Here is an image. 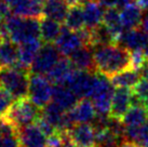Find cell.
I'll list each match as a JSON object with an SVG mask.
<instances>
[{
	"instance_id": "6da1fadb",
	"label": "cell",
	"mask_w": 148,
	"mask_h": 147,
	"mask_svg": "<svg viewBox=\"0 0 148 147\" xmlns=\"http://www.w3.org/2000/svg\"><path fill=\"white\" fill-rule=\"evenodd\" d=\"M95 70L110 78L131 67V52L119 43H107L93 48Z\"/></svg>"
},
{
	"instance_id": "7a4b0ae2",
	"label": "cell",
	"mask_w": 148,
	"mask_h": 147,
	"mask_svg": "<svg viewBox=\"0 0 148 147\" xmlns=\"http://www.w3.org/2000/svg\"><path fill=\"white\" fill-rule=\"evenodd\" d=\"M40 19L20 15H10L0 29L2 36L9 38L16 45L40 38ZM41 39V38H40Z\"/></svg>"
},
{
	"instance_id": "3957f363",
	"label": "cell",
	"mask_w": 148,
	"mask_h": 147,
	"mask_svg": "<svg viewBox=\"0 0 148 147\" xmlns=\"http://www.w3.org/2000/svg\"><path fill=\"white\" fill-rule=\"evenodd\" d=\"M29 69L20 65L0 68V86L8 91L14 100L28 95Z\"/></svg>"
},
{
	"instance_id": "277c9868",
	"label": "cell",
	"mask_w": 148,
	"mask_h": 147,
	"mask_svg": "<svg viewBox=\"0 0 148 147\" xmlns=\"http://www.w3.org/2000/svg\"><path fill=\"white\" fill-rule=\"evenodd\" d=\"M41 108L33 103L29 98L15 100L3 118L9 120L17 129L35 123L41 116ZM1 119V118H0Z\"/></svg>"
},
{
	"instance_id": "5b68a950",
	"label": "cell",
	"mask_w": 148,
	"mask_h": 147,
	"mask_svg": "<svg viewBox=\"0 0 148 147\" xmlns=\"http://www.w3.org/2000/svg\"><path fill=\"white\" fill-rule=\"evenodd\" d=\"M90 41L91 34L88 28L75 32L67 27H64L62 28V32L58 39L54 41V43L62 55L69 57L76 50L81 48L82 45H90Z\"/></svg>"
},
{
	"instance_id": "8992f818",
	"label": "cell",
	"mask_w": 148,
	"mask_h": 147,
	"mask_svg": "<svg viewBox=\"0 0 148 147\" xmlns=\"http://www.w3.org/2000/svg\"><path fill=\"white\" fill-rule=\"evenodd\" d=\"M110 78L97 74V80L95 84L94 91L91 95V101L95 107L96 114L109 115L111 108V102L115 93V88Z\"/></svg>"
},
{
	"instance_id": "52a82bcc",
	"label": "cell",
	"mask_w": 148,
	"mask_h": 147,
	"mask_svg": "<svg viewBox=\"0 0 148 147\" xmlns=\"http://www.w3.org/2000/svg\"><path fill=\"white\" fill-rule=\"evenodd\" d=\"M48 77L40 74H30L29 75L28 96L29 100L35 103L38 107L45 108L52 100L53 87Z\"/></svg>"
},
{
	"instance_id": "ba28073f",
	"label": "cell",
	"mask_w": 148,
	"mask_h": 147,
	"mask_svg": "<svg viewBox=\"0 0 148 147\" xmlns=\"http://www.w3.org/2000/svg\"><path fill=\"white\" fill-rule=\"evenodd\" d=\"M97 80V75L94 71L76 69L73 71L68 81L66 82L70 90L73 91L79 98H91Z\"/></svg>"
},
{
	"instance_id": "9c48e42d",
	"label": "cell",
	"mask_w": 148,
	"mask_h": 147,
	"mask_svg": "<svg viewBox=\"0 0 148 147\" xmlns=\"http://www.w3.org/2000/svg\"><path fill=\"white\" fill-rule=\"evenodd\" d=\"M60 58L61 52L58 51L56 45H53L52 42H47L42 45L41 49L39 50L30 69L34 74L47 75L60 61Z\"/></svg>"
},
{
	"instance_id": "30bf717a",
	"label": "cell",
	"mask_w": 148,
	"mask_h": 147,
	"mask_svg": "<svg viewBox=\"0 0 148 147\" xmlns=\"http://www.w3.org/2000/svg\"><path fill=\"white\" fill-rule=\"evenodd\" d=\"M4 2L15 15L39 19L43 15V0H4Z\"/></svg>"
},
{
	"instance_id": "8fae6325",
	"label": "cell",
	"mask_w": 148,
	"mask_h": 147,
	"mask_svg": "<svg viewBox=\"0 0 148 147\" xmlns=\"http://www.w3.org/2000/svg\"><path fill=\"white\" fill-rule=\"evenodd\" d=\"M133 104V90L129 88H116L109 116L122 120L127 109Z\"/></svg>"
},
{
	"instance_id": "7c38bea8",
	"label": "cell",
	"mask_w": 148,
	"mask_h": 147,
	"mask_svg": "<svg viewBox=\"0 0 148 147\" xmlns=\"http://www.w3.org/2000/svg\"><path fill=\"white\" fill-rule=\"evenodd\" d=\"M70 139L79 147H96V132L93 124L78 123L68 132Z\"/></svg>"
},
{
	"instance_id": "4fadbf2b",
	"label": "cell",
	"mask_w": 148,
	"mask_h": 147,
	"mask_svg": "<svg viewBox=\"0 0 148 147\" xmlns=\"http://www.w3.org/2000/svg\"><path fill=\"white\" fill-rule=\"evenodd\" d=\"M18 139L23 147H47V135L36 123L20 128Z\"/></svg>"
},
{
	"instance_id": "5bb4252c",
	"label": "cell",
	"mask_w": 148,
	"mask_h": 147,
	"mask_svg": "<svg viewBox=\"0 0 148 147\" xmlns=\"http://www.w3.org/2000/svg\"><path fill=\"white\" fill-rule=\"evenodd\" d=\"M148 34L143 32L142 29H124L122 35L120 36L117 42H119L120 45L127 48L129 51H137V50L144 49L145 45L147 42Z\"/></svg>"
},
{
	"instance_id": "9a60e30c",
	"label": "cell",
	"mask_w": 148,
	"mask_h": 147,
	"mask_svg": "<svg viewBox=\"0 0 148 147\" xmlns=\"http://www.w3.org/2000/svg\"><path fill=\"white\" fill-rule=\"evenodd\" d=\"M68 111L75 123H90L96 116L93 103L86 98L78 101V103Z\"/></svg>"
},
{
	"instance_id": "2e32d148",
	"label": "cell",
	"mask_w": 148,
	"mask_h": 147,
	"mask_svg": "<svg viewBox=\"0 0 148 147\" xmlns=\"http://www.w3.org/2000/svg\"><path fill=\"white\" fill-rule=\"evenodd\" d=\"M18 64V47L0 34V68Z\"/></svg>"
},
{
	"instance_id": "e0dca14e",
	"label": "cell",
	"mask_w": 148,
	"mask_h": 147,
	"mask_svg": "<svg viewBox=\"0 0 148 147\" xmlns=\"http://www.w3.org/2000/svg\"><path fill=\"white\" fill-rule=\"evenodd\" d=\"M83 14L86 21V28L92 30L103 23L105 14L104 5L99 0H91L83 4Z\"/></svg>"
},
{
	"instance_id": "ac0fdd59",
	"label": "cell",
	"mask_w": 148,
	"mask_h": 147,
	"mask_svg": "<svg viewBox=\"0 0 148 147\" xmlns=\"http://www.w3.org/2000/svg\"><path fill=\"white\" fill-rule=\"evenodd\" d=\"M41 47L42 43L40 38L21 43L18 47V64L17 65L26 69H30Z\"/></svg>"
},
{
	"instance_id": "d6986e66",
	"label": "cell",
	"mask_w": 148,
	"mask_h": 147,
	"mask_svg": "<svg viewBox=\"0 0 148 147\" xmlns=\"http://www.w3.org/2000/svg\"><path fill=\"white\" fill-rule=\"evenodd\" d=\"M121 121L124 128L142 127L148 121V107L140 103H133Z\"/></svg>"
},
{
	"instance_id": "ffe728a7",
	"label": "cell",
	"mask_w": 148,
	"mask_h": 147,
	"mask_svg": "<svg viewBox=\"0 0 148 147\" xmlns=\"http://www.w3.org/2000/svg\"><path fill=\"white\" fill-rule=\"evenodd\" d=\"M76 69L69 58H60L53 68L47 74V77L54 84H66L73 71Z\"/></svg>"
},
{
	"instance_id": "44dd1931",
	"label": "cell",
	"mask_w": 148,
	"mask_h": 147,
	"mask_svg": "<svg viewBox=\"0 0 148 147\" xmlns=\"http://www.w3.org/2000/svg\"><path fill=\"white\" fill-rule=\"evenodd\" d=\"M93 48L90 45H82L81 48L76 50L68 58L73 63L75 68L80 70H88L94 71V55H93Z\"/></svg>"
},
{
	"instance_id": "7402d4cb",
	"label": "cell",
	"mask_w": 148,
	"mask_h": 147,
	"mask_svg": "<svg viewBox=\"0 0 148 147\" xmlns=\"http://www.w3.org/2000/svg\"><path fill=\"white\" fill-rule=\"evenodd\" d=\"M103 24L110 33L115 42L118 41V39L125 29L122 24L120 11H118L117 8H107L105 14H104Z\"/></svg>"
},
{
	"instance_id": "603a6c76",
	"label": "cell",
	"mask_w": 148,
	"mask_h": 147,
	"mask_svg": "<svg viewBox=\"0 0 148 147\" xmlns=\"http://www.w3.org/2000/svg\"><path fill=\"white\" fill-rule=\"evenodd\" d=\"M78 96L65 84H55L53 87L52 102L62 107L63 109L70 110L78 103Z\"/></svg>"
},
{
	"instance_id": "cb8c5ba5",
	"label": "cell",
	"mask_w": 148,
	"mask_h": 147,
	"mask_svg": "<svg viewBox=\"0 0 148 147\" xmlns=\"http://www.w3.org/2000/svg\"><path fill=\"white\" fill-rule=\"evenodd\" d=\"M142 10L143 9L140 8V5L136 1H132L121 9L120 15H121L124 28L131 29L140 26L142 17H143Z\"/></svg>"
},
{
	"instance_id": "d4e9b609",
	"label": "cell",
	"mask_w": 148,
	"mask_h": 147,
	"mask_svg": "<svg viewBox=\"0 0 148 147\" xmlns=\"http://www.w3.org/2000/svg\"><path fill=\"white\" fill-rule=\"evenodd\" d=\"M140 79H142L140 70L134 69L132 67H129L110 77L111 82L116 88H129V89H133Z\"/></svg>"
},
{
	"instance_id": "484cf974",
	"label": "cell",
	"mask_w": 148,
	"mask_h": 147,
	"mask_svg": "<svg viewBox=\"0 0 148 147\" xmlns=\"http://www.w3.org/2000/svg\"><path fill=\"white\" fill-rule=\"evenodd\" d=\"M62 32V26L60 22L43 16L40 21V38L41 40L47 42H53L58 39L60 34Z\"/></svg>"
},
{
	"instance_id": "4316f807",
	"label": "cell",
	"mask_w": 148,
	"mask_h": 147,
	"mask_svg": "<svg viewBox=\"0 0 148 147\" xmlns=\"http://www.w3.org/2000/svg\"><path fill=\"white\" fill-rule=\"evenodd\" d=\"M65 27L79 32L81 29L86 28V21H84V14H83V5H73L69 7L67 15L64 21Z\"/></svg>"
},
{
	"instance_id": "83f0119b",
	"label": "cell",
	"mask_w": 148,
	"mask_h": 147,
	"mask_svg": "<svg viewBox=\"0 0 148 147\" xmlns=\"http://www.w3.org/2000/svg\"><path fill=\"white\" fill-rule=\"evenodd\" d=\"M69 5L67 4L65 0H58V1H47L43 8V16L50 17L58 22H64L67 15Z\"/></svg>"
},
{
	"instance_id": "f1b7e54d",
	"label": "cell",
	"mask_w": 148,
	"mask_h": 147,
	"mask_svg": "<svg viewBox=\"0 0 148 147\" xmlns=\"http://www.w3.org/2000/svg\"><path fill=\"white\" fill-rule=\"evenodd\" d=\"M124 139L138 147H148V121L138 128H124Z\"/></svg>"
},
{
	"instance_id": "f546056e",
	"label": "cell",
	"mask_w": 148,
	"mask_h": 147,
	"mask_svg": "<svg viewBox=\"0 0 148 147\" xmlns=\"http://www.w3.org/2000/svg\"><path fill=\"white\" fill-rule=\"evenodd\" d=\"M133 103H140L148 107V79L143 78L133 89Z\"/></svg>"
},
{
	"instance_id": "4dcf8cb0",
	"label": "cell",
	"mask_w": 148,
	"mask_h": 147,
	"mask_svg": "<svg viewBox=\"0 0 148 147\" xmlns=\"http://www.w3.org/2000/svg\"><path fill=\"white\" fill-rule=\"evenodd\" d=\"M15 100L8 91L0 86V118H3Z\"/></svg>"
},
{
	"instance_id": "1f68e13d",
	"label": "cell",
	"mask_w": 148,
	"mask_h": 147,
	"mask_svg": "<svg viewBox=\"0 0 148 147\" xmlns=\"http://www.w3.org/2000/svg\"><path fill=\"white\" fill-rule=\"evenodd\" d=\"M131 52V67L134 69L140 70L147 63V58L142 50L130 51Z\"/></svg>"
},
{
	"instance_id": "d6a6232c",
	"label": "cell",
	"mask_w": 148,
	"mask_h": 147,
	"mask_svg": "<svg viewBox=\"0 0 148 147\" xmlns=\"http://www.w3.org/2000/svg\"><path fill=\"white\" fill-rule=\"evenodd\" d=\"M18 134H0V147H20Z\"/></svg>"
},
{
	"instance_id": "836d02e7",
	"label": "cell",
	"mask_w": 148,
	"mask_h": 147,
	"mask_svg": "<svg viewBox=\"0 0 148 147\" xmlns=\"http://www.w3.org/2000/svg\"><path fill=\"white\" fill-rule=\"evenodd\" d=\"M64 144V133L55 132L47 137V147H63Z\"/></svg>"
},
{
	"instance_id": "e575fe53",
	"label": "cell",
	"mask_w": 148,
	"mask_h": 147,
	"mask_svg": "<svg viewBox=\"0 0 148 147\" xmlns=\"http://www.w3.org/2000/svg\"><path fill=\"white\" fill-rule=\"evenodd\" d=\"M140 26V29H142L143 32L148 34V13L147 14H145V15H143Z\"/></svg>"
},
{
	"instance_id": "d590c367",
	"label": "cell",
	"mask_w": 148,
	"mask_h": 147,
	"mask_svg": "<svg viewBox=\"0 0 148 147\" xmlns=\"http://www.w3.org/2000/svg\"><path fill=\"white\" fill-rule=\"evenodd\" d=\"M136 2L140 4V8L143 10H147L148 11V0H136Z\"/></svg>"
},
{
	"instance_id": "8d00e7d4",
	"label": "cell",
	"mask_w": 148,
	"mask_h": 147,
	"mask_svg": "<svg viewBox=\"0 0 148 147\" xmlns=\"http://www.w3.org/2000/svg\"><path fill=\"white\" fill-rule=\"evenodd\" d=\"M140 74H142V77L143 78H147L148 79V61L147 63L145 64V66L140 69Z\"/></svg>"
},
{
	"instance_id": "74e56055",
	"label": "cell",
	"mask_w": 148,
	"mask_h": 147,
	"mask_svg": "<svg viewBox=\"0 0 148 147\" xmlns=\"http://www.w3.org/2000/svg\"><path fill=\"white\" fill-rule=\"evenodd\" d=\"M119 147H138V146H137L135 143H133V142H130V141H123Z\"/></svg>"
},
{
	"instance_id": "f35d334b",
	"label": "cell",
	"mask_w": 148,
	"mask_h": 147,
	"mask_svg": "<svg viewBox=\"0 0 148 147\" xmlns=\"http://www.w3.org/2000/svg\"><path fill=\"white\" fill-rule=\"evenodd\" d=\"M143 52H144L145 56H146V58H147V61H148V39H147L146 45H145V47H144V49H143Z\"/></svg>"
},
{
	"instance_id": "ab89813d",
	"label": "cell",
	"mask_w": 148,
	"mask_h": 147,
	"mask_svg": "<svg viewBox=\"0 0 148 147\" xmlns=\"http://www.w3.org/2000/svg\"><path fill=\"white\" fill-rule=\"evenodd\" d=\"M3 22H4V19L1 15H0V29H1V27H2V25H3Z\"/></svg>"
},
{
	"instance_id": "60d3db41",
	"label": "cell",
	"mask_w": 148,
	"mask_h": 147,
	"mask_svg": "<svg viewBox=\"0 0 148 147\" xmlns=\"http://www.w3.org/2000/svg\"><path fill=\"white\" fill-rule=\"evenodd\" d=\"M45 1H58V0H45Z\"/></svg>"
},
{
	"instance_id": "b9f144b4",
	"label": "cell",
	"mask_w": 148,
	"mask_h": 147,
	"mask_svg": "<svg viewBox=\"0 0 148 147\" xmlns=\"http://www.w3.org/2000/svg\"><path fill=\"white\" fill-rule=\"evenodd\" d=\"M2 1H3V0H0V3H1V2H2Z\"/></svg>"
},
{
	"instance_id": "7bdbcfd3",
	"label": "cell",
	"mask_w": 148,
	"mask_h": 147,
	"mask_svg": "<svg viewBox=\"0 0 148 147\" xmlns=\"http://www.w3.org/2000/svg\"><path fill=\"white\" fill-rule=\"evenodd\" d=\"M20 147H23V146H20Z\"/></svg>"
}]
</instances>
